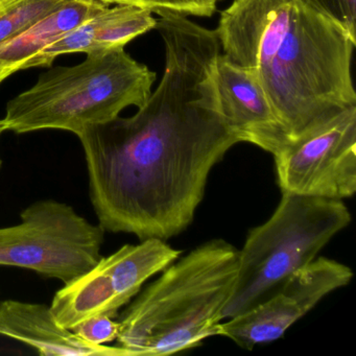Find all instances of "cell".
Instances as JSON below:
<instances>
[{"label":"cell","mask_w":356,"mask_h":356,"mask_svg":"<svg viewBox=\"0 0 356 356\" xmlns=\"http://www.w3.org/2000/svg\"><path fill=\"white\" fill-rule=\"evenodd\" d=\"M238 266V249L224 239L179 257L118 316V347L131 356L170 355L218 335Z\"/></svg>","instance_id":"3957f363"},{"label":"cell","mask_w":356,"mask_h":356,"mask_svg":"<svg viewBox=\"0 0 356 356\" xmlns=\"http://www.w3.org/2000/svg\"><path fill=\"white\" fill-rule=\"evenodd\" d=\"M0 335L26 343L41 355L131 356L122 348L93 345L81 339L58 322L47 304L0 301Z\"/></svg>","instance_id":"7c38bea8"},{"label":"cell","mask_w":356,"mask_h":356,"mask_svg":"<svg viewBox=\"0 0 356 356\" xmlns=\"http://www.w3.org/2000/svg\"><path fill=\"white\" fill-rule=\"evenodd\" d=\"M282 193L343 200L356 191V106L274 155Z\"/></svg>","instance_id":"ba28073f"},{"label":"cell","mask_w":356,"mask_h":356,"mask_svg":"<svg viewBox=\"0 0 356 356\" xmlns=\"http://www.w3.org/2000/svg\"><path fill=\"white\" fill-rule=\"evenodd\" d=\"M349 266L326 257L314 261L287 277L276 291L257 305L220 323L218 335L232 339L243 349L272 343L307 314L329 293L349 284Z\"/></svg>","instance_id":"9c48e42d"},{"label":"cell","mask_w":356,"mask_h":356,"mask_svg":"<svg viewBox=\"0 0 356 356\" xmlns=\"http://www.w3.org/2000/svg\"><path fill=\"white\" fill-rule=\"evenodd\" d=\"M107 5H130L147 10L159 17L197 16L211 17L220 0H97Z\"/></svg>","instance_id":"9a60e30c"},{"label":"cell","mask_w":356,"mask_h":356,"mask_svg":"<svg viewBox=\"0 0 356 356\" xmlns=\"http://www.w3.org/2000/svg\"><path fill=\"white\" fill-rule=\"evenodd\" d=\"M157 19L147 10L130 5H107L78 28L43 49L28 70L51 67L56 59L70 54L108 53L122 49L137 37L156 30Z\"/></svg>","instance_id":"8fae6325"},{"label":"cell","mask_w":356,"mask_h":356,"mask_svg":"<svg viewBox=\"0 0 356 356\" xmlns=\"http://www.w3.org/2000/svg\"><path fill=\"white\" fill-rule=\"evenodd\" d=\"M356 38V0H304Z\"/></svg>","instance_id":"e0dca14e"},{"label":"cell","mask_w":356,"mask_h":356,"mask_svg":"<svg viewBox=\"0 0 356 356\" xmlns=\"http://www.w3.org/2000/svg\"><path fill=\"white\" fill-rule=\"evenodd\" d=\"M220 112L241 143L257 145L273 156L286 147V136L274 109L251 70L220 53L214 66Z\"/></svg>","instance_id":"30bf717a"},{"label":"cell","mask_w":356,"mask_h":356,"mask_svg":"<svg viewBox=\"0 0 356 356\" xmlns=\"http://www.w3.org/2000/svg\"><path fill=\"white\" fill-rule=\"evenodd\" d=\"M214 31L222 54L259 81L287 145L356 106V38L304 0H234Z\"/></svg>","instance_id":"7a4b0ae2"},{"label":"cell","mask_w":356,"mask_h":356,"mask_svg":"<svg viewBox=\"0 0 356 356\" xmlns=\"http://www.w3.org/2000/svg\"><path fill=\"white\" fill-rule=\"evenodd\" d=\"M156 30L165 49L157 89L131 118L87 127L78 136L99 224L140 241L186 230L212 168L241 143L220 112L216 31L182 16L160 17Z\"/></svg>","instance_id":"6da1fadb"},{"label":"cell","mask_w":356,"mask_h":356,"mask_svg":"<svg viewBox=\"0 0 356 356\" xmlns=\"http://www.w3.org/2000/svg\"><path fill=\"white\" fill-rule=\"evenodd\" d=\"M70 0H0V44L15 38Z\"/></svg>","instance_id":"5bb4252c"},{"label":"cell","mask_w":356,"mask_h":356,"mask_svg":"<svg viewBox=\"0 0 356 356\" xmlns=\"http://www.w3.org/2000/svg\"><path fill=\"white\" fill-rule=\"evenodd\" d=\"M106 6L107 3L97 0H70L15 38L0 44V62L9 65L14 72L28 70L29 63L43 49L57 42Z\"/></svg>","instance_id":"4fadbf2b"},{"label":"cell","mask_w":356,"mask_h":356,"mask_svg":"<svg viewBox=\"0 0 356 356\" xmlns=\"http://www.w3.org/2000/svg\"><path fill=\"white\" fill-rule=\"evenodd\" d=\"M13 74H15V72H13L12 67H10L7 64L3 63V62H0V85Z\"/></svg>","instance_id":"ac0fdd59"},{"label":"cell","mask_w":356,"mask_h":356,"mask_svg":"<svg viewBox=\"0 0 356 356\" xmlns=\"http://www.w3.org/2000/svg\"><path fill=\"white\" fill-rule=\"evenodd\" d=\"M182 251L160 238L138 245H124L101 259L88 272L64 284L56 293L51 308L58 322L72 330L91 316L116 318L120 308L140 293L143 283L163 272L181 257Z\"/></svg>","instance_id":"52a82bcc"},{"label":"cell","mask_w":356,"mask_h":356,"mask_svg":"<svg viewBox=\"0 0 356 356\" xmlns=\"http://www.w3.org/2000/svg\"><path fill=\"white\" fill-rule=\"evenodd\" d=\"M350 222L351 214L341 200L282 193L273 216L251 229L238 250L236 287L222 318L270 297L287 277L314 261Z\"/></svg>","instance_id":"5b68a950"},{"label":"cell","mask_w":356,"mask_h":356,"mask_svg":"<svg viewBox=\"0 0 356 356\" xmlns=\"http://www.w3.org/2000/svg\"><path fill=\"white\" fill-rule=\"evenodd\" d=\"M157 74L124 49L87 55L74 66L51 67L34 86L10 99L0 120L3 132L62 130L79 136L87 127L143 107Z\"/></svg>","instance_id":"277c9868"},{"label":"cell","mask_w":356,"mask_h":356,"mask_svg":"<svg viewBox=\"0 0 356 356\" xmlns=\"http://www.w3.org/2000/svg\"><path fill=\"white\" fill-rule=\"evenodd\" d=\"M72 330L88 343L105 345L118 339L120 324L111 316L97 314L79 323Z\"/></svg>","instance_id":"2e32d148"},{"label":"cell","mask_w":356,"mask_h":356,"mask_svg":"<svg viewBox=\"0 0 356 356\" xmlns=\"http://www.w3.org/2000/svg\"><path fill=\"white\" fill-rule=\"evenodd\" d=\"M3 127H1V124H0V135L3 134ZM1 165H3V160H1V158H0V168H1Z\"/></svg>","instance_id":"d6986e66"},{"label":"cell","mask_w":356,"mask_h":356,"mask_svg":"<svg viewBox=\"0 0 356 356\" xmlns=\"http://www.w3.org/2000/svg\"><path fill=\"white\" fill-rule=\"evenodd\" d=\"M20 220L0 228V266L26 268L67 284L101 259L106 231L68 204L40 200Z\"/></svg>","instance_id":"8992f818"}]
</instances>
